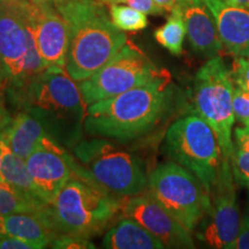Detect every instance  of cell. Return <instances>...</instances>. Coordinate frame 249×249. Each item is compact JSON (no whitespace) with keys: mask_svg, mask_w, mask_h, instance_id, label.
<instances>
[{"mask_svg":"<svg viewBox=\"0 0 249 249\" xmlns=\"http://www.w3.org/2000/svg\"><path fill=\"white\" fill-rule=\"evenodd\" d=\"M165 77H170L169 73L156 67L128 40L107 65L81 81L80 89L86 104L90 105Z\"/></svg>","mask_w":249,"mask_h":249,"instance_id":"cell-10","label":"cell"},{"mask_svg":"<svg viewBox=\"0 0 249 249\" xmlns=\"http://www.w3.org/2000/svg\"><path fill=\"white\" fill-rule=\"evenodd\" d=\"M46 208V207H45ZM45 208H40L28 201L21 196L17 191H14L8 183L0 180V216L12 213H36Z\"/></svg>","mask_w":249,"mask_h":249,"instance_id":"cell-23","label":"cell"},{"mask_svg":"<svg viewBox=\"0 0 249 249\" xmlns=\"http://www.w3.org/2000/svg\"><path fill=\"white\" fill-rule=\"evenodd\" d=\"M108 13H110L112 23L118 29L123 31L135 33V31L143 30L144 28H147L149 23L147 15L136 11L135 8L130 7L128 5H110Z\"/></svg>","mask_w":249,"mask_h":249,"instance_id":"cell-22","label":"cell"},{"mask_svg":"<svg viewBox=\"0 0 249 249\" xmlns=\"http://www.w3.org/2000/svg\"><path fill=\"white\" fill-rule=\"evenodd\" d=\"M121 214L129 217L163 242L165 248H195L191 231L147 193L126 198Z\"/></svg>","mask_w":249,"mask_h":249,"instance_id":"cell-13","label":"cell"},{"mask_svg":"<svg viewBox=\"0 0 249 249\" xmlns=\"http://www.w3.org/2000/svg\"><path fill=\"white\" fill-rule=\"evenodd\" d=\"M147 189L191 232L210 211L211 192L194 173L176 161L156 167L148 176Z\"/></svg>","mask_w":249,"mask_h":249,"instance_id":"cell-8","label":"cell"},{"mask_svg":"<svg viewBox=\"0 0 249 249\" xmlns=\"http://www.w3.org/2000/svg\"><path fill=\"white\" fill-rule=\"evenodd\" d=\"M0 233L22 239L33 245L35 249L46 248L58 236L46 213V208L36 213L0 216Z\"/></svg>","mask_w":249,"mask_h":249,"instance_id":"cell-17","label":"cell"},{"mask_svg":"<svg viewBox=\"0 0 249 249\" xmlns=\"http://www.w3.org/2000/svg\"><path fill=\"white\" fill-rule=\"evenodd\" d=\"M231 73L234 86L249 91V57H234Z\"/></svg>","mask_w":249,"mask_h":249,"instance_id":"cell-26","label":"cell"},{"mask_svg":"<svg viewBox=\"0 0 249 249\" xmlns=\"http://www.w3.org/2000/svg\"><path fill=\"white\" fill-rule=\"evenodd\" d=\"M28 170L40 197L51 203L59 191L74 176L75 158L49 135L43 136L26 160Z\"/></svg>","mask_w":249,"mask_h":249,"instance_id":"cell-12","label":"cell"},{"mask_svg":"<svg viewBox=\"0 0 249 249\" xmlns=\"http://www.w3.org/2000/svg\"><path fill=\"white\" fill-rule=\"evenodd\" d=\"M124 201L74 174L48 204L46 213L58 235L89 239L101 234L116 220Z\"/></svg>","mask_w":249,"mask_h":249,"instance_id":"cell-4","label":"cell"},{"mask_svg":"<svg viewBox=\"0 0 249 249\" xmlns=\"http://www.w3.org/2000/svg\"><path fill=\"white\" fill-rule=\"evenodd\" d=\"M240 220L232 166L224 161L211 191L210 211L198 225L197 236L211 248L231 249L240 229Z\"/></svg>","mask_w":249,"mask_h":249,"instance_id":"cell-11","label":"cell"},{"mask_svg":"<svg viewBox=\"0 0 249 249\" xmlns=\"http://www.w3.org/2000/svg\"><path fill=\"white\" fill-rule=\"evenodd\" d=\"M165 150L171 160L194 173L213 191L224 158L216 134L200 116L193 113L174 121L165 136Z\"/></svg>","mask_w":249,"mask_h":249,"instance_id":"cell-7","label":"cell"},{"mask_svg":"<svg viewBox=\"0 0 249 249\" xmlns=\"http://www.w3.org/2000/svg\"><path fill=\"white\" fill-rule=\"evenodd\" d=\"M0 249H35L29 242L17 236L0 233Z\"/></svg>","mask_w":249,"mask_h":249,"instance_id":"cell-30","label":"cell"},{"mask_svg":"<svg viewBox=\"0 0 249 249\" xmlns=\"http://www.w3.org/2000/svg\"><path fill=\"white\" fill-rule=\"evenodd\" d=\"M234 147L241 150L249 151V124L236 127L234 129Z\"/></svg>","mask_w":249,"mask_h":249,"instance_id":"cell-32","label":"cell"},{"mask_svg":"<svg viewBox=\"0 0 249 249\" xmlns=\"http://www.w3.org/2000/svg\"><path fill=\"white\" fill-rule=\"evenodd\" d=\"M233 92L232 73L219 55L210 58L196 73L193 85L195 113L213 128L222 149L224 161L229 163L234 151Z\"/></svg>","mask_w":249,"mask_h":249,"instance_id":"cell-6","label":"cell"},{"mask_svg":"<svg viewBox=\"0 0 249 249\" xmlns=\"http://www.w3.org/2000/svg\"><path fill=\"white\" fill-rule=\"evenodd\" d=\"M74 174L96 183L112 195L129 198L148 188V177L139 157L102 138L74 145Z\"/></svg>","mask_w":249,"mask_h":249,"instance_id":"cell-5","label":"cell"},{"mask_svg":"<svg viewBox=\"0 0 249 249\" xmlns=\"http://www.w3.org/2000/svg\"><path fill=\"white\" fill-rule=\"evenodd\" d=\"M98 1H101L105 5H113V4H121V2H124L126 0H98Z\"/></svg>","mask_w":249,"mask_h":249,"instance_id":"cell-37","label":"cell"},{"mask_svg":"<svg viewBox=\"0 0 249 249\" xmlns=\"http://www.w3.org/2000/svg\"><path fill=\"white\" fill-rule=\"evenodd\" d=\"M231 249H249V213L240 220V229Z\"/></svg>","mask_w":249,"mask_h":249,"instance_id":"cell-29","label":"cell"},{"mask_svg":"<svg viewBox=\"0 0 249 249\" xmlns=\"http://www.w3.org/2000/svg\"><path fill=\"white\" fill-rule=\"evenodd\" d=\"M55 8L67 22L66 71L75 81L95 74L128 42L126 34L112 23L105 4L98 0H64Z\"/></svg>","mask_w":249,"mask_h":249,"instance_id":"cell-2","label":"cell"},{"mask_svg":"<svg viewBox=\"0 0 249 249\" xmlns=\"http://www.w3.org/2000/svg\"><path fill=\"white\" fill-rule=\"evenodd\" d=\"M216 22L224 49L233 57H249V9L230 0H203Z\"/></svg>","mask_w":249,"mask_h":249,"instance_id":"cell-15","label":"cell"},{"mask_svg":"<svg viewBox=\"0 0 249 249\" xmlns=\"http://www.w3.org/2000/svg\"><path fill=\"white\" fill-rule=\"evenodd\" d=\"M233 112L235 119L242 124H249V91L234 86Z\"/></svg>","mask_w":249,"mask_h":249,"instance_id":"cell-25","label":"cell"},{"mask_svg":"<svg viewBox=\"0 0 249 249\" xmlns=\"http://www.w3.org/2000/svg\"><path fill=\"white\" fill-rule=\"evenodd\" d=\"M52 248H61V249H87V248H95V246L91 241H89L88 238L76 235H68L60 234L52 241L50 245Z\"/></svg>","mask_w":249,"mask_h":249,"instance_id":"cell-27","label":"cell"},{"mask_svg":"<svg viewBox=\"0 0 249 249\" xmlns=\"http://www.w3.org/2000/svg\"><path fill=\"white\" fill-rule=\"evenodd\" d=\"M0 58L7 85H17L42 73L46 67L30 21V0L0 2Z\"/></svg>","mask_w":249,"mask_h":249,"instance_id":"cell-9","label":"cell"},{"mask_svg":"<svg viewBox=\"0 0 249 249\" xmlns=\"http://www.w3.org/2000/svg\"><path fill=\"white\" fill-rule=\"evenodd\" d=\"M230 1L238 6H241V7L249 9V0H230Z\"/></svg>","mask_w":249,"mask_h":249,"instance_id":"cell-36","label":"cell"},{"mask_svg":"<svg viewBox=\"0 0 249 249\" xmlns=\"http://www.w3.org/2000/svg\"><path fill=\"white\" fill-rule=\"evenodd\" d=\"M170 79L154 81L88 105L86 133L126 142L150 132L170 107Z\"/></svg>","mask_w":249,"mask_h":249,"instance_id":"cell-3","label":"cell"},{"mask_svg":"<svg viewBox=\"0 0 249 249\" xmlns=\"http://www.w3.org/2000/svg\"><path fill=\"white\" fill-rule=\"evenodd\" d=\"M7 85V76H6V71L4 68V65L1 62V58H0V95L4 91Z\"/></svg>","mask_w":249,"mask_h":249,"instance_id":"cell-34","label":"cell"},{"mask_svg":"<svg viewBox=\"0 0 249 249\" xmlns=\"http://www.w3.org/2000/svg\"><path fill=\"white\" fill-rule=\"evenodd\" d=\"M103 247L108 249H163L165 246L141 224L132 218L124 217L107 232L103 239Z\"/></svg>","mask_w":249,"mask_h":249,"instance_id":"cell-20","label":"cell"},{"mask_svg":"<svg viewBox=\"0 0 249 249\" xmlns=\"http://www.w3.org/2000/svg\"><path fill=\"white\" fill-rule=\"evenodd\" d=\"M12 114L9 113L7 107H6L4 98L0 95V161H1V145L2 142H4L6 130H7L9 124H11L12 120ZM0 180H2L1 174H0Z\"/></svg>","mask_w":249,"mask_h":249,"instance_id":"cell-31","label":"cell"},{"mask_svg":"<svg viewBox=\"0 0 249 249\" xmlns=\"http://www.w3.org/2000/svg\"><path fill=\"white\" fill-rule=\"evenodd\" d=\"M189 0H155V2L166 12H172L174 9H181Z\"/></svg>","mask_w":249,"mask_h":249,"instance_id":"cell-33","label":"cell"},{"mask_svg":"<svg viewBox=\"0 0 249 249\" xmlns=\"http://www.w3.org/2000/svg\"><path fill=\"white\" fill-rule=\"evenodd\" d=\"M30 21L45 66L66 68L70 36L60 12L53 5L35 4L30 0Z\"/></svg>","mask_w":249,"mask_h":249,"instance_id":"cell-14","label":"cell"},{"mask_svg":"<svg viewBox=\"0 0 249 249\" xmlns=\"http://www.w3.org/2000/svg\"><path fill=\"white\" fill-rule=\"evenodd\" d=\"M124 4L145 15H164L166 11L158 6L155 0H126Z\"/></svg>","mask_w":249,"mask_h":249,"instance_id":"cell-28","label":"cell"},{"mask_svg":"<svg viewBox=\"0 0 249 249\" xmlns=\"http://www.w3.org/2000/svg\"><path fill=\"white\" fill-rule=\"evenodd\" d=\"M5 90L18 111H29L38 118L50 138L71 147L81 141L88 105L66 68L48 67Z\"/></svg>","mask_w":249,"mask_h":249,"instance_id":"cell-1","label":"cell"},{"mask_svg":"<svg viewBox=\"0 0 249 249\" xmlns=\"http://www.w3.org/2000/svg\"><path fill=\"white\" fill-rule=\"evenodd\" d=\"M33 2H35V4H48V5H53L55 6L59 2L64 1V0H31Z\"/></svg>","mask_w":249,"mask_h":249,"instance_id":"cell-35","label":"cell"},{"mask_svg":"<svg viewBox=\"0 0 249 249\" xmlns=\"http://www.w3.org/2000/svg\"><path fill=\"white\" fill-rule=\"evenodd\" d=\"M187 36L193 51L204 57H216L224 50L216 22L203 0H189L181 8Z\"/></svg>","mask_w":249,"mask_h":249,"instance_id":"cell-16","label":"cell"},{"mask_svg":"<svg viewBox=\"0 0 249 249\" xmlns=\"http://www.w3.org/2000/svg\"><path fill=\"white\" fill-rule=\"evenodd\" d=\"M1 150L0 174L2 181L8 183L14 191H17L28 201L33 202L40 208H45L48 204L43 201L37 191V187L28 170L26 160L12 151L5 141L2 142Z\"/></svg>","mask_w":249,"mask_h":249,"instance_id":"cell-19","label":"cell"},{"mask_svg":"<svg viewBox=\"0 0 249 249\" xmlns=\"http://www.w3.org/2000/svg\"><path fill=\"white\" fill-rule=\"evenodd\" d=\"M186 35V23L180 8L171 12L166 23L155 31L156 40L173 55L182 53L183 39Z\"/></svg>","mask_w":249,"mask_h":249,"instance_id":"cell-21","label":"cell"},{"mask_svg":"<svg viewBox=\"0 0 249 249\" xmlns=\"http://www.w3.org/2000/svg\"><path fill=\"white\" fill-rule=\"evenodd\" d=\"M45 135L48 133L38 118L29 111L18 110L12 117L4 141L12 151L27 160L35 150L39 140Z\"/></svg>","mask_w":249,"mask_h":249,"instance_id":"cell-18","label":"cell"},{"mask_svg":"<svg viewBox=\"0 0 249 249\" xmlns=\"http://www.w3.org/2000/svg\"><path fill=\"white\" fill-rule=\"evenodd\" d=\"M2 1H5V0H0V2H2Z\"/></svg>","mask_w":249,"mask_h":249,"instance_id":"cell-38","label":"cell"},{"mask_svg":"<svg viewBox=\"0 0 249 249\" xmlns=\"http://www.w3.org/2000/svg\"><path fill=\"white\" fill-rule=\"evenodd\" d=\"M231 166L234 181L249 189V151L234 147L231 157Z\"/></svg>","mask_w":249,"mask_h":249,"instance_id":"cell-24","label":"cell"}]
</instances>
